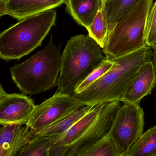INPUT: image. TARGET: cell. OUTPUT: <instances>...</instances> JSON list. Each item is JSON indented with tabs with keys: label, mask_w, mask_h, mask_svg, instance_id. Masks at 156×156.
I'll use <instances>...</instances> for the list:
<instances>
[{
	"label": "cell",
	"mask_w": 156,
	"mask_h": 156,
	"mask_svg": "<svg viewBox=\"0 0 156 156\" xmlns=\"http://www.w3.org/2000/svg\"><path fill=\"white\" fill-rule=\"evenodd\" d=\"M114 63V62L113 60H110L105 58L101 65L93 72L78 86L75 91V93H79L81 92L92 83L102 76L104 74L108 72L111 68L113 66Z\"/></svg>",
	"instance_id": "21"
},
{
	"label": "cell",
	"mask_w": 156,
	"mask_h": 156,
	"mask_svg": "<svg viewBox=\"0 0 156 156\" xmlns=\"http://www.w3.org/2000/svg\"><path fill=\"white\" fill-rule=\"evenodd\" d=\"M154 0H140L116 24L102 52L106 58L115 59L147 46V19Z\"/></svg>",
	"instance_id": "5"
},
{
	"label": "cell",
	"mask_w": 156,
	"mask_h": 156,
	"mask_svg": "<svg viewBox=\"0 0 156 156\" xmlns=\"http://www.w3.org/2000/svg\"><path fill=\"white\" fill-rule=\"evenodd\" d=\"M87 29L89 36L93 39L101 48H103L108 41L110 32L103 12L102 5L98 11L93 22Z\"/></svg>",
	"instance_id": "18"
},
{
	"label": "cell",
	"mask_w": 156,
	"mask_h": 156,
	"mask_svg": "<svg viewBox=\"0 0 156 156\" xmlns=\"http://www.w3.org/2000/svg\"><path fill=\"white\" fill-rule=\"evenodd\" d=\"M8 1H9V0H0V1H2V2H6Z\"/></svg>",
	"instance_id": "25"
},
{
	"label": "cell",
	"mask_w": 156,
	"mask_h": 156,
	"mask_svg": "<svg viewBox=\"0 0 156 156\" xmlns=\"http://www.w3.org/2000/svg\"><path fill=\"white\" fill-rule=\"evenodd\" d=\"M57 12L48 10L18 21L0 34V57L5 60L19 59L41 46L52 27Z\"/></svg>",
	"instance_id": "4"
},
{
	"label": "cell",
	"mask_w": 156,
	"mask_h": 156,
	"mask_svg": "<svg viewBox=\"0 0 156 156\" xmlns=\"http://www.w3.org/2000/svg\"><path fill=\"white\" fill-rule=\"evenodd\" d=\"M150 47L112 59L113 66L102 76L79 93L71 96L79 103L94 105L113 101H121L124 94L139 69L152 61Z\"/></svg>",
	"instance_id": "1"
},
{
	"label": "cell",
	"mask_w": 156,
	"mask_h": 156,
	"mask_svg": "<svg viewBox=\"0 0 156 156\" xmlns=\"http://www.w3.org/2000/svg\"><path fill=\"white\" fill-rule=\"evenodd\" d=\"M103 104L94 105L89 112L71 128L63 133L50 136V146L48 151H53L68 144L85 132L97 118Z\"/></svg>",
	"instance_id": "13"
},
{
	"label": "cell",
	"mask_w": 156,
	"mask_h": 156,
	"mask_svg": "<svg viewBox=\"0 0 156 156\" xmlns=\"http://www.w3.org/2000/svg\"><path fill=\"white\" fill-rule=\"evenodd\" d=\"M82 105L70 95L57 91L51 98L35 105L26 125L37 133Z\"/></svg>",
	"instance_id": "8"
},
{
	"label": "cell",
	"mask_w": 156,
	"mask_h": 156,
	"mask_svg": "<svg viewBox=\"0 0 156 156\" xmlns=\"http://www.w3.org/2000/svg\"><path fill=\"white\" fill-rule=\"evenodd\" d=\"M93 106L82 105L50 125L43 128L37 134L50 136L63 133L86 115Z\"/></svg>",
	"instance_id": "15"
},
{
	"label": "cell",
	"mask_w": 156,
	"mask_h": 156,
	"mask_svg": "<svg viewBox=\"0 0 156 156\" xmlns=\"http://www.w3.org/2000/svg\"><path fill=\"white\" fill-rule=\"evenodd\" d=\"M140 0H109L103 1L102 11L109 32Z\"/></svg>",
	"instance_id": "16"
},
{
	"label": "cell",
	"mask_w": 156,
	"mask_h": 156,
	"mask_svg": "<svg viewBox=\"0 0 156 156\" xmlns=\"http://www.w3.org/2000/svg\"><path fill=\"white\" fill-rule=\"evenodd\" d=\"M77 156H120L111 139L108 136L100 140Z\"/></svg>",
	"instance_id": "20"
},
{
	"label": "cell",
	"mask_w": 156,
	"mask_h": 156,
	"mask_svg": "<svg viewBox=\"0 0 156 156\" xmlns=\"http://www.w3.org/2000/svg\"><path fill=\"white\" fill-rule=\"evenodd\" d=\"M61 57L60 47L51 37L44 49L10 69L12 80L25 94L34 95L52 89L58 85Z\"/></svg>",
	"instance_id": "3"
},
{
	"label": "cell",
	"mask_w": 156,
	"mask_h": 156,
	"mask_svg": "<svg viewBox=\"0 0 156 156\" xmlns=\"http://www.w3.org/2000/svg\"><path fill=\"white\" fill-rule=\"evenodd\" d=\"M125 156H156V125L143 133Z\"/></svg>",
	"instance_id": "17"
},
{
	"label": "cell",
	"mask_w": 156,
	"mask_h": 156,
	"mask_svg": "<svg viewBox=\"0 0 156 156\" xmlns=\"http://www.w3.org/2000/svg\"><path fill=\"white\" fill-rule=\"evenodd\" d=\"M121 101L103 104L97 118L81 135L68 144L48 151L47 156H77L95 143L108 136Z\"/></svg>",
	"instance_id": "7"
},
{
	"label": "cell",
	"mask_w": 156,
	"mask_h": 156,
	"mask_svg": "<svg viewBox=\"0 0 156 156\" xmlns=\"http://www.w3.org/2000/svg\"><path fill=\"white\" fill-rule=\"evenodd\" d=\"M36 135L27 125H1L0 156H17Z\"/></svg>",
	"instance_id": "11"
},
{
	"label": "cell",
	"mask_w": 156,
	"mask_h": 156,
	"mask_svg": "<svg viewBox=\"0 0 156 156\" xmlns=\"http://www.w3.org/2000/svg\"><path fill=\"white\" fill-rule=\"evenodd\" d=\"M153 58H152V62L153 63V66H154L156 75V48H153Z\"/></svg>",
	"instance_id": "23"
},
{
	"label": "cell",
	"mask_w": 156,
	"mask_h": 156,
	"mask_svg": "<svg viewBox=\"0 0 156 156\" xmlns=\"http://www.w3.org/2000/svg\"><path fill=\"white\" fill-rule=\"evenodd\" d=\"M35 105L34 101L26 95L7 94L0 87V124L26 125L32 115Z\"/></svg>",
	"instance_id": "9"
},
{
	"label": "cell",
	"mask_w": 156,
	"mask_h": 156,
	"mask_svg": "<svg viewBox=\"0 0 156 156\" xmlns=\"http://www.w3.org/2000/svg\"><path fill=\"white\" fill-rule=\"evenodd\" d=\"M103 1H109V0H102Z\"/></svg>",
	"instance_id": "26"
},
{
	"label": "cell",
	"mask_w": 156,
	"mask_h": 156,
	"mask_svg": "<svg viewBox=\"0 0 156 156\" xmlns=\"http://www.w3.org/2000/svg\"><path fill=\"white\" fill-rule=\"evenodd\" d=\"M156 85V75L152 61L139 69L127 87L121 101L139 105L141 100L152 94Z\"/></svg>",
	"instance_id": "12"
},
{
	"label": "cell",
	"mask_w": 156,
	"mask_h": 156,
	"mask_svg": "<svg viewBox=\"0 0 156 156\" xmlns=\"http://www.w3.org/2000/svg\"><path fill=\"white\" fill-rule=\"evenodd\" d=\"M100 47L89 35H78L67 41L61 57L58 91L68 95L105 60Z\"/></svg>",
	"instance_id": "2"
},
{
	"label": "cell",
	"mask_w": 156,
	"mask_h": 156,
	"mask_svg": "<svg viewBox=\"0 0 156 156\" xmlns=\"http://www.w3.org/2000/svg\"><path fill=\"white\" fill-rule=\"evenodd\" d=\"M151 48H152V49H153V48H156V41L154 43V44L152 45L151 46Z\"/></svg>",
	"instance_id": "24"
},
{
	"label": "cell",
	"mask_w": 156,
	"mask_h": 156,
	"mask_svg": "<svg viewBox=\"0 0 156 156\" xmlns=\"http://www.w3.org/2000/svg\"><path fill=\"white\" fill-rule=\"evenodd\" d=\"M156 41V0L148 16L147 25L146 42L147 46L151 47Z\"/></svg>",
	"instance_id": "22"
},
{
	"label": "cell",
	"mask_w": 156,
	"mask_h": 156,
	"mask_svg": "<svg viewBox=\"0 0 156 156\" xmlns=\"http://www.w3.org/2000/svg\"><path fill=\"white\" fill-rule=\"evenodd\" d=\"M102 0H66V11L82 26L88 28L102 5Z\"/></svg>",
	"instance_id": "14"
},
{
	"label": "cell",
	"mask_w": 156,
	"mask_h": 156,
	"mask_svg": "<svg viewBox=\"0 0 156 156\" xmlns=\"http://www.w3.org/2000/svg\"><path fill=\"white\" fill-rule=\"evenodd\" d=\"M66 0H9L0 1V16L9 15L20 21L65 3Z\"/></svg>",
	"instance_id": "10"
},
{
	"label": "cell",
	"mask_w": 156,
	"mask_h": 156,
	"mask_svg": "<svg viewBox=\"0 0 156 156\" xmlns=\"http://www.w3.org/2000/svg\"><path fill=\"white\" fill-rule=\"evenodd\" d=\"M144 113L140 105L124 103L118 109L108 135L120 156H125L143 133Z\"/></svg>",
	"instance_id": "6"
},
{
	"label": "cell",
	"mask_w": 156,
	"mask_h": 156,
	"mask_svg": "<svg viewBox=\"0 0 156 156\" xmlns=\"http://www.w3.org/2000/svg\"><path fill=\"white\" fill-rule=\"evenodd\" d=\"M51 136L38 134L31 139L17 156H47Z\"/></svg>",
	"instance_id": "19"
}]
</instances>
